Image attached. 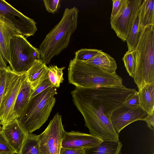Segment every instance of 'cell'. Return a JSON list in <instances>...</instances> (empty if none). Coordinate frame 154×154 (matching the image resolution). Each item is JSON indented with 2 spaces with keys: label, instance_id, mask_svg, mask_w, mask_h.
I'll return each instance as SVG.
<instances>
[{
  "label": "cell",
  "instance_id": "6da1fadb",
  "mask_svg": "<svg viewBox=\"0 0 154 154\" xmlns=\"http://www.w3.org/2000/svg\"><path fill=\"white\" fill-rule=\"evenodd\" d=\"M79 11L75 6L66 8L60 20L46 35L40 45L41 59L46 64L67 47L72 34L76 30Z\"/></svg>",
  "mask_w": 154,
  "mask_h": 154
},
{
  "label": "cell",
  "instance_id": "7a4b0ae2",
  "mask_svg": "<svg viewBox=\"0 0 154 154\" xmlns=\"http://www.w3.org/2000/svg\"><path fill=\"white\" fill-rule=\"evenodd\" d=\"M57 94L52 86L30 99L17 119L26 134H31L39 129L47 120L54 106Z\"/></svg>",
  "mask_w": 154,
  "mask_h": 154
},
{
  "label": "cell",
  "instance_id": "3957f363",
  "mask_svg": "<svg viewBox=\"0 0 154 154\" xmlns=\"http://www.w3.org/2000/svg\"><path fill=\"white\" fill-rule=\"evenodd\" d=\"M154 26L140 30L138 42L133 51L135 67L133 77L139 89L154 83Z\"/></svg>",
  "mask_w": 154,
  "mask_h": 154
},
{
  "label": "cell",
  "instance_id": "277c9868",
  "mask_svg": "<svg viewBox=\"0 0 154 154\" xmlns=\"http://www.w3.org/2000/svg\"><path fill=\"white\" fill-rule=\"evenodd\" d=\"M73 91L109 119L113 111L137 91L123 85L91 88L76 87Z\"/></svg>",
  "mask_w": 154,
  "mask_h": 154
},
{
  "label": "cell",
  "instance_id": "5b68a950",
  "mask_svg": "<svg viewBox=\"0 0 154 154\" xmlns=\"http://www.w3.org/2000/svg\"><path fill=\"white\" fill-rule=\"evenodd\" d=\"M68 75L69 83L77 88H91L123 85L122 79L116 73L110 74L104 72L74 59L70 61Z\"/></svg>",
  "mask_w": 154,
  "mask_h": 154
},
{
  "label": "cell",
  "instance_id": "8992f818",
  "mask_svg": "<svg viewBox=\"0 0 154 154\" xmlns=\"http://www.w3.org/2000/svg\"><path fill=\"white\" fill-rule=\"evenodd\" d=\"M71 94L73 103L83 117L85 125L91 134L103 141L119 140V135L114 130L110 119L73 91Z\"/></svg>",
  "mask_w": 154,
  "mask_h": 154
},
{
  "label": "cell",
  "instance_id": "52a82bcc",
  "mask_svg": "<svg viewBox=\"0 0 154 154\" xmlns=\"http://www.w3.org/2000/svg\"><path fill=\"white\" fill-rule=\"evenodd\" d=\"M9 50V66L16 73L26 72L35 60L41 59L38 49L33 47L21 35L11 38Z\"/></svg>",
  "mask_w": 154,
  "mask_h": 154
},
{
  "label": "cell",
  "instance_id": "ba28073f",
  "mask_svg": "<svg viewBox=\"0 0 154 154\" xmlns=\"http://www.w3.org/2000/svg\"><path fill=\"white\" fill-rule=\"evenodd\" d=\"M61 115L57 113L45 130L38 135L40 154H60L65 132Z\"/></svg>",
  "mask_w": 154,
  "mask_h": 154
},
{
  "label": "cell",
  "instance_id": "9c48e42d",
  "mask_svg": "<svg viewBox=\"0 0 154 154\" xmlns=\"http://www.w3.org/2000/svg\"><path fill=\"white\" fill-rule=\"evenodd\" d=\"M143 1L123 0L122 6L117 14L110 17L111 28L124 42L126 41Z\"/></svg>",
  "mask_w": 154,
  "mask_h": 154
},
{
  "label": "cell",
  "instance_id": "30bf717a",
  "mask_svg": "<svg viewBox=\"0 0 154 154\" xmlns=\"http://www.w3.org/2000/svg\"><path fill=\"white\" fill-rule=\"evenodd\" d=\"M25 72L11 71L9 79L0 107V122L2 126L14 121V109L17 95Z\"/></svg>",
  "mask_w": 154,
  "mask_h": 154
},
{
  "label": "cell",
  "instance_id": "8fae6325",
  "mask_svg": "<svg viewBox=\"0 0 154 154\" xmlns=\"http://www.w3.org/2000/svg\"><path fill=\"white\" fill-rule=\"evenodd\" d=\"M0 16L12 25L24 36L33 35L37 30L36 23L4 0H0Z\"/></svg>",
  "mask_w": 154,
  "mask_h": 154
},
{
  "label": "cell",
  "instance_id": "7c38bea8",
  "mask_svg": "<svg viewBox=\"0 0 154 154\" xmlns=\"http://www.w3.org/2000/svg\"><path fill=\"white\" fill-rule=\"evenodd\" d=\"M148 114L140 106L134 109L122 103L112 112L110 119L114 130L119 135L120 131L126 126L137 121H144Z\"/></svg>",
  "mask_w": 154,
  "mask_h": 154
},
{
  "label": "cell",
  "instance_id": "4fadbf2b",
  "mask_svg": "<svg viewBox=\"0 0 154 154\" xmlns=\"http://www.w3.org/2000/svg\"><path fill=\"white\" fill-rule=\"evenodd\" d=\"M103 141L91 134L74 131H66L62 140V147L82 149L98 145Z\"/></svg>",
  "mask_w": 154,
  "mask_h": 154
},
{
  "label": "cell",
  "instance_id": "5bb4252c",
  "mask_svg": "<svg viewBox=\"0 0 154 154\" xmlns=\"http://www.w3.org/2000/svg\"><path fill=\"white\" fill-rule=\"evenodd\" d=\"M1 132L17 154H19L26 134L17 119L2 126Z\"/></svg>",
  "mask_w": 154,
  "mask_h": 154
},
{
  "label": "cell",
  "instance_id": "9a60e30c",
  "mask_svg": "<svg viewBox=\"0 0 154 154\" xmlns=\"http://www.w3.org/2000/svg\"><path fill=\"white\" fill-rule=\"evenodd\" d=\"M19 35L20 33L14 26L0 16V49L6 63L10 62V41L14 37Z\"/></svg>",
  "mask_w": 154,
  "mask_h": 154
},
{
  "label": "cell",
  "instance_id": "2e32d148",
  "mask_svg": "<svg viewBox=\"0 0 154 154\" xmlns=\"http://www.w3.org/2000/svg\"><path fill=\"white\" fill-rule=\"evenodd\" d=\"M26 73L31 83V93L48 77V67L41 59L37 60Z\"/></svg>",
  "mask_w": 154,
  "mask_h": 154
},
{
  "label": "cell",
  "instance_id": "e0dca14e",
  "mask_svg": "<svg viewBox=\"0 0 154 154\" xmlns=\"http://www.w3.org/2000/svg\"><path fill=\"white\" fill-rule=\"evenodd\" d=\"M31 92V83L28 79L26 72L24 74L21 85L14 104V119L19 117L28 103Z\"/></svg>",
  "mask_w": 154,
  "mask_h": 154
},
{
  "label": "cell",
  "instance_id": "ac0fdd59",
  "mask_svg": "<svg viewBox=\"0 0 154 154\" xmlns=\"http://www.w3.org/2000/svg\"><path fill=\"white\" fill-rule=\"evenodd\" d=\"M102 71L110 74H116L117 65L115 60L102 51L91 59L85 62Z\"/></svg>",
  "mask_w": 154,
  "mask_h": 154
},
{
  "label": "cell",
  "instance_id": "d6986e66",
  "mask_svg": "<svg viewBox=\"0 0 154 154\" xmlns=\"http://www.w3.org/2000/svg\"><path fill=\"white\" fill-rule=\"evenodd\" d=\"M122 146L119 140L103 141L98 145L84 149L86 154H122Z\"/></svg>",
  "mask_w": 154,
  "mask_h": 154
},
{
  "label": "cell",
  "instance_id": "ffe728a7",
  "mask_svg": "<svg viewBox=\"0 0 154 154\" xmlns=\"http://www.w3.org/2000/svg\"><path fill=\"white\" fill-rule=\"evenodd\" d=\"M139 19L140 31L148 25H154V0L143 1L139 10Z\"/></svg>",
  "mask_w": 154,
  "mask_h": 154
},
{
  "label": "cell",
  "instance_id": "44dd1931",
  "mask_svg": "<svg viewBox=\"0 0 154 154\" xmlns=\"http://www.w3.org/2000/svg\"><path fill=\"white\" fill-rule=\"evenodd\" d=\"M140 106L149 114L154 111V83L138 89Z\"/></svg>",
  "mask_w": 154,
  "mask_h": 154
},
{
  "label": "cell",
  "instance_id": "7402d4cb",
  "mask_svg": "<svg viewBox=\"0 0 154 154\" xmlns=\"http://www.w3.org/2000/svg\"><path fill=\"white\" fill-rule=\"evenodd\" d=\"M19 154H40L38 135L26 134Z\"/></svg>",
  "mask_w": 154,
  "mask_h": 154
},
{
  "label": "cell",
  "instance_id": "603a6c76",
  "mask_svg": "<svg viewBox=\"0 0 154 154\" xmlns=\"http://www.w3.org/2000/svg\"><path fill=\"white\" fill-rule=\"evenodd\" d=\"M138 11L134 23L127 36L126 41L127 43L128 51H133L137 45L140 35L139 30Z\"/></svg>",
  "mask_w": 154,
  "mask_h": 154
},
{
  "label": "cell",
  "instance_id": "cb8c5ba5",
  "mask_svg": "<svg viewBox=\"0 0 154 154\" xmlns=\"http://www.w3.org/2000/svg\"><path fill=\"white\" fill-rule=\"evenodd\" d=\"M65 67H58L56 65H51L48 67V78L53 87L58 88L64 80L63 70Z\"/></svg>",
  "mask_w": 154,
  "mask_h": 154
},
{
  "label": "cell",
  "instance_id": "d4e9b609",
  "mask_svg": "<svg viewBox=\"0 0 154 154\" xmlns=\"http://www.w3.org/2000/svg\"><path fill=\"white\" fill-rule=\"evenodd\" d=\"M102 51L95 49L82 48L75 52L74 59L77 61H86L91 59Z\"/></svg>",
  "mask_w": 154,
  "mask_h": 154
},
{
  "label": "cell",
  "instance_id": "484cf974",
  "mask_svg": "<svg viewBox=\"0 0 154 154\" xmlns=\"http://www.w3.org/2000/svg\"><path fill=\"white\" fill-rule=\"evenodd\" d=\"M11 69L9 66L0 69V107L10 75Z\"/></svg>",
  "mask_w": 154,
  "mask_h": 154
},
{
  "label": "cell",
  "instance_id": "4316f807",
  "mask_svg": "<svg viewBox=\"0 0 154 154\" xmlns=\"http://www.w3.org/2000/svg\"><path fill=\"white\" fill-rule=\"evenodd\" d=\"M122 60L124 62L125 67L129 75L133 78L135 67V58L133 51H128L124 54Z\"/></svg>",
  "mask_w": 154,
  "mask_h": 154
},
{
  "label": "cell",
  "instance_id": "83f0119b",
  "mask_svg": "<svg viewBox=\"0 0 154 154\" xmlns=\"http://www.w3.org/2000/svg\"><path fill=\"white\" fill-rule=\"evenodd\" d=\"M126 106L134 109L140 106L139 94L138 91L130 94L122 103Z\"/></svg>",
  "mask_w": 154,
  "mask_h": 154
},
{
  "label": "cell",
  "instance_id": "f1b7e54d",
  "mask_svg": "<svg viewBox=\"0 0 154 154\" xmlns=\"http://www.w3.org/2000/svg\"><path fill=\"white\" fill-rule=\"evenodd\" d=\"M0 153L2 154H15V152L10 146L2 134L0 133Z\"/></svg>",
  "mask_w": 154,
  "mask_h": 154
},
{
  "label": "cell",
  "instance_id": "f546056e",
  "mask_svg": "<svg viewBox=\"0 0 154 154\" xmlns=\"http://www.w3.org/2000/svg\"><path fill=\"white\" fill-rule=\"evenodd\" d=\"M44 5L48 12L54 14L60 7V0H44Z\"/></svg>",
  "mask_w": 154,
  "mask_h": 154
},
{
  "label": "cell",
  "instance_id": "4dcf8cb0",
  "mask_svg": "<svg viewBox=\"0 0 154 154\" xmlns=\"http://www.w3.org/2000/svg\"><path fill=\"white\" fill-rule=\"evenodd\" d=\"M51 86H52V85L48 77L44 81L42 84L35 91L31 93L30 99Z\"/></svg>",
  "mask_w": 154,
  "mask_h": 154
},
{
  "label": "cell",
  "instance_id": "1f68e13d",
  "mask_svg": "<svg viewBox=\"0 0 154 154\" xmlns=\"http://www.w3.org/2000/svg\"><path fill=\"white\" fill-rule=\"evenodd\" d=\"M112 8L111 17L116 16L122 6L123 0H112Z\"/></svg>",
  "mask_w": 154,
  "mask_h": 154
},
{
  "label": "cell",
  "instance_id": "d6a6232c",
  "mask_svg": "<svg viewBox=\"0 0 154 154\" xmlns=\"http://www.w3.org/2000/svg\"><path fill=\"white\" fill-rule=\"evenodd\" d=\"M60 154H86L84 149H76L61 147Z\"/></svg>",
  "mask_w": 154,
  "mask_h": 154
},
{
  "label": "cell",
  "instance_id": "836d02e7",
  "mask_svg": "<svg viewBox=\"0 0 154 154\" xmlns=\"http://www.w3.org/2000/svg\"><path fill=\"white\" fill-rule=\"evenodd\" d=\"M154 111L148 114L144 121L146 122L148 126L151 130H154Z\"/></svg>",
  "mask_w": 154,
  "mask_h": 154
},
{
  "label": "cell",
  "instance_id": "e575fe53",
  "mask_svg": "<svg viewBox=\"0 0 154 154\" xmlns=\"http://www.w3.org/2000/svg\"><path fill=\"white\" fill-rule=\"evenodd\" d=\"M7 66L6 63L5 61L0 49V69L6 68Z\"/></svg>",
  "mask_w": 154,
  "mask_h": 154
},
{
  "label": "cell",
  "instance_id": "d590c367",
  "mask_svg": "<svg viewBox=\"0 0 154 154\" xmlns=\"http://www.w3.org/2000/svg\"><path fill=\"white\" fill-rule=\"evenodd\" d=\"M1 124L0 123V133H1V130H2V127H1Z\"/></svg>",
  "mask_w": 154,
  "mask_h": 154
},
{
  "label": "cell",
  "instance_id": "8d00e7d4",
  "mask_svg": "<svg viewBox=\"0 0 154 154\" xmlns=\"http://www.w3.org/2000/svg\"><path fill=\"white\" fill-rule=\"evenodd\" d=\"M0 154H2L1 153H0Z\"/></svg>",
  "mask_w": 154,
  "mask_h": 154
}]
</instances>
